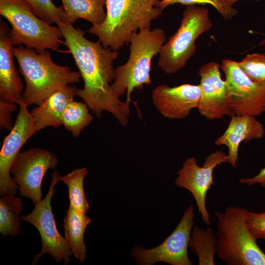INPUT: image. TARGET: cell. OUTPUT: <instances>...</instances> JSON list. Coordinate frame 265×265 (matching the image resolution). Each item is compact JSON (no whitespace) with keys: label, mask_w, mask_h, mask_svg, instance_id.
Instances as JSON below:
<instances>
[{"label":"cell","mask_w":265,"mask_h":265,"mask_svg":"<svg viewBox=\"0 0 265 265\" xmlns=\"http://www.w3.org/2000/svg\"><path fill=\"white\" fill-rule=\"evenodd\" d=\"M13 52L26 83L22 98L27 106L40 105L56 90L81 78L80 72L55 63L48 51L37 52L19 45Z\"/></svg>","instance_id":"3957f363"},{"label":"cell","mask_w":265,"mask_h":265,"mask_svg":"<svg viewBox=\"0 0 265 265\" xmlns=\"http://www.w3.org/2000/svg\"><path fill=\"white\" fill-rule=\"evenodd\" d=\"M31 7L34 14L46 23L51 25L66 23L63 6H56L52 0H25Z\"/></svg>","instance_id":"d4e9b609"},{"label":"cell","mask_w":265,"mask_h":265,"mask_svg":"<svg viewBox=\"0 0 265 265\" xmlns=\"http://www.w3.org/2000/svg\"><path fill=\"white\" fill-rule=\"evenodd\" d=\"M247 209L227 207L215 212L218 258L227 265H265V253L246 224Z\"/></svg>","instance_id":"277c9868"},{"label":"cell","mask_w":265,"mask_h":265,"mask_svg":"<svg viewBox=\"0 0 265 265\" xmlns=\"http://www.w3.org/2000/svg\"><path fill=\"white\" fill-rule=\"evenodd\" d=\"M89 107L83 102L73 101L66 108L62 122L65 129L75 137L93 121L94 117L89 113Z\"/></svg>","instance_id":"cb8c5ba5"},{"label":"cell","mask_w":265,"mask_h":265,"mask_svg":"<svg viewBox=\"0 0 265 265\" xmlns=\"http://www.w3.org/2000/svg\"><path fill=\"white\" fill-rule=\"evenodd\" d=\"M265 43V39L260 44V45H262Z\"/></svg>","instance_id":"1f68e13d"},{"label":"cell","mask_w":265,"mask_h":265,"mask_svg":"<svg viewBox=\"0 0 265 265\" xmlns=\"http://www.w3.org/2000/svg\"><path fill=\"white\" fill-rule=\"evenodd\" d=\"M201 96L199 85L183 84L175 87L161 84L152 91L153 104L164 117L184 119L198 108Z\"/></svg>","instance_id":"9a60e30c"},{"label":"cell","mask_w":265,"mask_h":265,"mask_svg":"<svg viewBox=\"0 0 265 265\" xmlns=\"http://www.w3.org/2000/svg\"><path fill=\"white\" fill-rule=\"evenodd\" d=\"M192 251L198 257L199 265H214L217 250V238L211 227L206 229L195 226L189 243Z\"/></svg>","instance_id":"44dd1931"},{"label":"cell","mask_w":265,"mask_h":265,"mask_svg":"<svg viewBox=\"0 0 265 265\" xmlns=\"http://www.w3.org/2000/svg\"><path fill=\"white\" fill-rule=\"evenodd\" d=\"M160 0H106L105 21L88 32L97 36L104 48L117 51L130 43L134 33L150 28L152 22L161 16L163 11L158 7Z\"/></svg>","instance_id":"7a4b0ae2"},{"label":"cell","mask_w":265,"mask_h":265,"mask_svg":"<svg viewBox=\"0 0 265 265\" xmlns=\"http://www.w3.org/2000/svg\"><path fill=\"white\" fill-rule=\"evenodd\" d=\"M17 109L16 104L0 101V129L11 130L14 126L11 114Z\"/></svg>","instance_id":"f1b7e54d"},{"label":"cell","mask_w":265,"mask_h":265,"mask_svg":"<svg viewBox=\"0 0 265 265\" xmlns=\"http://www.w3.org/2000/svg\"><path fill=\"white\" fill-rule=\"evenodd\" d=\"M246 224L250 232L257 239L262 238L265 240V212L257 213L248 211Z\"/></svg>","instance_id":"83f0119b"},{"label":"cell","mask_w":265,"mask_h":265,"mask_svg":"<svg viewBox=\"0 0 265 265\" xmlns=\"http://www.w3.org/2000/svg\"><path fill=\"white\" fill-rule=\"evenodd\" d=\"M64 44L74 59L84 82L82 89L77 88L80 97L96 116L100 118L104 110L112 114L120 125L129 123L130 105L121 101L115 95L111 83L114 81L113 63L119 53L104 48L100 41L85 38V32L71 24L59 22Z\"/></svg>","instance_id":"6da1fadb"},{"label":"cell","mask_w":265,"mask_h":265,"mask_svg":"<svg viewBox=\"0 0 265 265\" xmlns=\"http://www.w3.org/2000/svg\"><path fill=\"white\" fill-rule=\"evenodd\" d=\"M239 182L248 186L259 184L262 187L265 188V167L261 169L259 173L254 177L251 178H240Z\"/></svg>","instance_id":"f546056e"},{"label":"cell","mask_w":265,"mask_h":265,"mask_svg":"<svg viewBox=\"0 0 265 265\" xmlns=\"http://www.w3.org/2000/svg\"><path fill=\"white\" fill-rule=\"evenodd\" d=\"M166 40L165 31L160 28H144L134 33L130 43V55L127 62L115 68L111 87L120 98L126 93L125 102H132L131 94L135 89H142L150 84L151 63Z\"/></svg>","instance_id":"5b68a950"},{"label":"cell","mask_w":265,"mask_h":265,"mask_svg":"<svg viewBox=\"0 0 265 265\" xmlns=\"http://www.w3.org/2000/svg\"><path fill=\"white\" fill-rule=\"evenodd\" d=\"M23 210L22 199L15 195L0 198V233L4 237H15L20 232V215Z\"/></svg>","instance_id":"7402d4cb"},{"label":"cell","mask_w":265,"mask_h":265,"mask_svg":"<svg viewBox=\"0 0 265 265\" xmlns=\"http://www.w3.org/2000/svg\"><path fill=\"white\" fill-rule=\"evenodd\" d=\"M219 67L217 63L211 62L203 65L199 71L201 96L197 108L202 115L210 120L234 115L226 84L221 79Z\"/></svg>","instance_id":"5bb4252c"},{"label":"cell","mask_w":265,"mask_h":265,"mask_svg":"<svg viewBox=\"0 0 265 265\" xmlns=\"http://www.w3.org/2000/svg\"><path fill=\"white\" fill-rule=\"evenodd\" d=\"M88 172V169L85 167L76 168L68 174L60 177V181L64 182L68 187L69 205L85 213L89 209L83 187L84 180Z\"/></svg>","instance_id":"603a6c76"},{"label":"cell","mask_w":265,"mask_h":265,"mask_svg":"<svg viewBox=\"0 0 265 265\" xmlns=\"http://www.w3.org/2000/svg\"><path fill=\"white\" fill-rule=\"evenodd\" d=\"M176 3L186 6L209 4L214 7L225 19H231L238 13L235 8L228 5L224 0H161L159 2L158 7L163 11L168 6Z\"/></svg>","instance_id":"4316f807"},{"label":"cell","mask_w":265,"mask_h":265,"mask_svg":"<svg viewBox=\"0 0 265 265\" xmlns=\"http://www.w3.org/2000/svg\"><path fill=\"white\" fill-rule=\"evenodd\" d=\"M224 162H227V155L220 151L208 155L202 167L198 165L195 158H190L184 162L177 172L178 176L175 181L177 186L187 189L192 194L198 212L207 226L211 224V216L206 206L207 193L213 184L214 168Z\"/></svg>","instance_id":"7c38bea8"},{"label":"cell","mask_w":265,"mask_h":265,"mask_svg":"<svg viewBox=\"0 0 265 265\" xmlns=\"http://www.w3.org/2000/svg\"><path fill=\"white\" fill-rule=\"evenodd\" d=\"M238 64L252 81L265 91V54H248Z\"/></svg>","instance_id":"484cf974"},{"label":"cell","mask_w":265,"mask_h":265,"mask_svg":"<svg viewBox=\"0 0 265 265\" xmlns=\"http://www.w3.org/2000/svg\"><path fill=\"white\" fill-rule=\"evenodd\" d=\"M57 171L52 174V182L45 197L34 205V208L28 214L20 217L21 220L34 226L39 233L42 241V249L37 254L32 265H36L45 254H50L56 263L63 262L65 265L71 261L72 255L68 243L58 232L51 206V200L55 190L54 186L60 181Z\"/></svg>","instance_id":"ba28073f"},{"label":"cell","mask_w":265,"mask_h":265,"mask_svg":"<svg viewBox=\"0 0 265 265\" xmlns=\"http://www.w3.org/2000/svg\"><path fill=\"white\" fill-rule=\"evenodd\" d=\"M7 24L0 23V101L19 105L24 85L15 67L14 45Z\"/></svg>","instance_id":"2e32d148"},{"label":"cell","mask_w":265,"mask_h":265,"mask_svg":"<svg viewBox=\"0 0 265 265\" xmlns=\"http://www.w3.org/2000/svg\"><path fill=\"white\" fill-rule=\"evenodd\" d=\"M0 14L11 26L10 34L14 46L24 45L37 52L58 49L63 37L59 26L40 19L25 0H0Z\"/></svg>","instance_id":"8992f818"},{"label":"cell","mask_w":265,"mask_h":265,"mask_svg":"<svg viewBox=\"0 0 265 265\" xmlns=\"http://www.w3.org/2000/svg\"><path fill=\"white\" fill-rule=\"evenodd\" d=\"M238 0H224L226 3L230 6H232L233 4H234Z\"/></svg>","instance_id":"4dcf8cb0"},{"label":"cell","mask_w":265,"mask_h":265,"mask_svg":"<svg viewBox=\"0 0 265 265\" xmlns=\"http://www.w3.org/2000/svg\"><path fill=\"white\" fill-rule=\"evenodd\" d=\"M66 23H75L82 19L93 26L102 23L106 18V0H61Z\"/></svg>","instance_id":"ffe728a7"},{"label":"cell","mask_w":265,"mask_h":265,"mask_svg":"<svg viewBox=\"0 0 265 265\" xmlns=\"http://www.w3.org/2000/svg\"><path fill=\"white\" fill-rule=\"evenodd\" d=\"M65 238L72 254L81 263L86 260L84 234L91 219L69 205L63 219Z\"/></svg>","instance_id":"d6986e66"},{"label":"cell","mask_w":265,"mask_h":265,"mask_svg":"<svg viewBox=\"0 0 265 265\" xmlns=\"http://www.w3.org/2000/svg\"><path fill=\"white\" fill-rule=\"evenodd\" d=\"M12 129L3 141L0 152V195L17 193L18 186L10 176L12 164L24 144L37 132L27 106L22 101Z\"/></svg>","instance_id":"4fadbf2b"},{"label":"cell","mask_w":265,"mask_h":265,"mask_svg":"<svg viewBox=\"0 0 265 265\" xmlns=\"http://www.w3.org/2000/svg\"><path fill=\"white\" fill-rule=\"evenodd\" d=\"M193 205L185 210L174 231L158 246L150 249L136 246L132 256L140 265H152L159 262L171 265H191L187 248L191 238L194 218Z\"/></svg>","instance_id":"9c48e42d"},{"label":"cell","mask_w":265,"mask_h":265,"mask_svg":"<svg viewBox=\"0 0 265 265\" xmlns=\"http://www.w3.org/2000/svg\"><path fill=\"white\" fill-rule=\"evenodd\" d=\"M212 26L208 9L187 5L178 29L159 52V67L166 74L177 73L195 53L197 38Z\"/></svg>","instance_id":"52a82bcc"},{"label":"cell","mask_w":265,"mask_h":265,"mask_svg":"<svg viewBox=\"0 0 265 265\" xmlns=\"http://www.w3.org/2000/svg\"><path fill=\"white\" fill-rule=\"evenodd\" d=\"M221 69L225 75L230 107L234 115L255 117L265 111V91L252 81L238 62L225 59Z\"/></svg>","instance_id":"8fae6325"},{"label":"cell","mask_w":265,"mask_h":265,"mask_svg":"<svg viewBox=\"0 0 265 265\" xmlns=\"http://www.w3.org/2000/svg\"><path fill=\"white\" fill-rule=\"evenodd\" d=\"M231 117L227 129L215 140L214 144L228 147L227 162L236 168L240 143L261 138L264 136L265 131L264 125L254 116L233 115Z\"/></svg>","instance_id":"e0dca14e"},{"label":"cell","mask_w":265,"mask_h":265,"mask_svg":"<svg viewBox=\"0 0 265 265\" xmlns=\"http://www.w3.org/2000/svg\"><path fill=\"white\" fill-rule=\"evenodd\" d=\"M77 88L66 85L53 92L31 110L37 132L48 127L58 128L62 125L63 113L68 105L74 101Z\"/></svg>","instance_id":"ac0fdd59"},{"label":"cell","mask_w":265,"mask_h":265,"mask_svg":"<svg viewBox=\"0 0 265 265\" xmlns=\"http://www.w3.org/2000/svg\"><path fill=\"white\" fill-rule=\"evenodd\" d=\"M58 163L55 155L47 149L32 148L20 152L10 170L20 195L30 199L34 205L42 200L43 177L49 169H55Z\"/></svg>","instance_id":"30bf717a"}]
</instances>
